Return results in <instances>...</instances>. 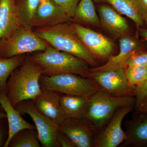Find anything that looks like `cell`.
<instances>
[{
    "instance_id": "6da1fadb",
    "label": "cell",
    "mask_w": 147,
    "mask_h": 147,
    "mask_svg": "<svg viewBox=\"0 0 147 147\" xmlns=\"http://www.w3.org/2000/svg\"><path fill=\"white\" fill-rule=\"evenodd\" d=\"M42 74L41 67L32 60L30 56L26 57L7 82V96L13 107L24 100H34L40 93V80Z\"/></svg>"
},
{
    "instance_id": "7a4b0ae2",
    "label": "cell",
    "mask_w": 147,
    "mask_h": 147,
    "mask_svg": "<svg viewBox=\"0 0 147 147\" xmlns=\"http://www.w3.org/2000/svg\"><path fill=\"white\" fill-rule=\"evenodd\" d=\"M34 31L40 38L55 49L74 55L90 65H97L96 58L82 42L70 22L39 27Z\"/></svg>"
},
{
    "instance_id": "3957f363",
    "label": "cell",
    "mask_w": 147,
    "mask_h": 147,
    "mask_svg": "<svg viewBox=\"0 0 147 147\" xmlns=\"http://www.w3.org/2000/svg\"><path fill=\"white\" fill-rule=\"evenodd\" d=\"M42 68L43 75L72 73L89 78L90 65L74 55L49 45L45 50L30 56Z\"/></svg>"
},
{
    "instance_id": "277c9868",
    "label": "cell",
    "mask_w": 147,
    "mask_h": 147,
    "mask_svg": "<svg viewBox=\"0 0 147 147\" xmlns=\"http://www.w3.org/2000/svg\"><path fill=\"white\" fill-rule=\"evenodd\" d=\"M134 96L113 95L99 90L89 98L88 105L85 117L99 131L109 122L116 111L121 107H135Z\"/></svg>"
},
{
    "instance_id": "5b68a950",
    "label": "cell",
    "mask_w": 147,
    "mask_h": 147,
    "mask_svg": "<svg viewBox=\"0 0 147 147\" xmlns=\"http://www.w3.org/2000/svg\"><path fill=\"white\" fill-rule=\"evenodd\" d=\"M41 88L61 94L89 97L100 90L92 79L72 73H64L51 76L42 75L40 80Z\"/></svg>"
},
{
    "instance_id": "8992f818",
    "label": "cell",
    "mask_w": 147,
    "mask_h": 147,
    "mask_svg": "<svg viewBox=\"0 0 147 147\" xmlns=\"http://www.w3.org/2000/svg\"><path fill=\"white\" fill-rule=\"evenodd\" d=\"M32 26L22 25L8 38L0 41V57L9 58L45 50L49 44L33 30Z\"/></svg>"
},
{
    "instance_id": "52a82bcc",
    "label": "cell",
    "mask_w": 147,
    "mask_h": 147,
    "mask_svg": "<svg viewBox=\"0 0 147 147\" xmlns=\"http://www.w3.org/2000/svg\"><path fill=\"white\" fill-rule=\"evenodd\" d=\"M89 78L97 84L100 90L110 94L134 96L135 86L128 82L124 68L105 71L90 70Z\"/></svg>"
},
{
    "instance_id": "ba28073f",
    "label": "cell",
    "mask_w": 147,
    "mask_h": 147,
    "mask_svg": "<svg viewBox=\"0 0 147 147\" xmlns=\"http://www.w3.org/2000/svg\"><path fill=\"white\" fill-rule=\"evenodd\" d=\"M21 115L30 116L35 124L40 144L44 147H59L56 140L58 126L36 110L33 100L19 102L15 107Z\"/></svg>"
},
{
    "instance_id": "9c48e42d",
    "label": "cell",
    "mask_w": 147,
    "mask_h": 147,
    "mask_svg": "<svg viewBox=\"0 0 147 147\" xmlns=\"http://www.w3.org/2000/svg\"><path fill=\"white\" fill-rule=\"evenodd\" d=\"M58 130L67 137L74 147H93L98 131L86 118H66Z\"/></svg>"
},
{
    "instance_id": "30bf717a",
    "label": "cell",
    "mask_w": 147,
    "mask_h": 147,
    "mask_svg": "<svg viewBox=\"0 0 147 147\" xmlns=\"http://www.w3.org/2000/svg\"><path fill=\"white\" fill-rule=\"evenodd\" d=\"M134 108L126 106L119 108L109 122L98 132L95 139L93 147H117L121 146L126 139L122 128L124 119Z\"/></svg>"
},
{
    "instance_id": "8fae6325",
    "label": "cell",
    "mask_w": 147,
    "mask_h": 147,
    "mask_svg": "<svg viewBox=\"0 0 147 147\" xmlns=\"http://www.w3.org/2000/svg\"><path fill=\"white\" fill-rule=\"evenodd\" d=\"M72 24L80 39L96 57L105 59L110 57L114 47V43L111 40L82 25L74 23Z\"/></svg>"
},
{
    "instance_id": "7c38bea8",
    "label": "cell",
    "mask_w": 147,
    "mask_h": 147,
    "mask_svg": "<svg viewBox=\"0 0 147 147\" xmlns=\"http://www.w3.org/2000/svg\"><path fill=\"white\" fill-rule=\"evenodd\" d=\"M71 21L63 9L53 0H40L30 26L37 28L50 26Z\"/></svg>"
},
{
    "instance_id": "4fadbf2b",
    "label": "cell",
    "mask_w": 147,
    "mask_h": 147,
    "mask_svg": "<svg viewBox=\"0 0 147 147\" xmlns=\"http://www.w3.org/2000/svg\"><path fill=\"white\" fill-rule=\"evenodd\" d=\"M60 95L51 90L41 88L40 93L33 100L36 110L57 125L66 118L61 107Z\"/></svg>"
},
{
    "instance_id": "5bb4252c",
    "label": "cell",
    "mask_w": 147,
    "mask_h": 147,
    "mask_svg": "<svg viewBox=\"0 0 147 147\" xmlns=\"http://www.w3.org/2000/svg\"><path fill=\"white\" fill-rule=\"evenodd\" d=\"M125 123L126 139L123 147H147V113L136 110L132 118Z\"/></svg>"
},
{
    "instance_id": "9a60e30c",
    "label": "cell",
    "mask_w": 147,
    "mask_h": 147,
    "mask_svg": "<svg viewBox=\"0 0 147 147\" xmlns=\"http://www.w3.org/2000/svg\"><path fill=\"white\" fill-rule=\"evenodd\" d=\"M96 2L106 3L120 14L130 18L135 23L137 32L144 26L147 29V9L142 0H94Z\"/></svg>"
},
{
    "instance_id": "2e32d148",
    "label": "cell",
    "mask_w": 147,
    "mask_h": 147,
    "mask_svg": "<svg viewBox=\"0 0 147 147\" xmlns=\"http://www.w3.org/2000/svg\"><path fill=\"white\" fill-rule=\"evenodd\" d=\"M120 51L117 55L108 58V61L100 66L90 68L91 71H105L123 68L124 63L134 51L144 48L142 41L136 36L127 34L120 37Z\"/></svg>"
},
{
    "instance_id": "e0dca14e",
    "label": "cell",
    "mask_w": 147,
    "mask_h": 147,
    "mask_svg": "<svg viewBox=\"0 0 147 147\" xmlns=\"http://www.w3.org/2000/svg\"><path fill=\"white\" fill-rule=\"evenodd\" d=\"M22 25L16 0H0V41L10 37Z\"/></svg>"
},
{
    "instance_id": "ac0fdd59",
    "label": "cell",
    "mask_w": 147,
    "mask_h": 147,
    "mask_svg": "<svg viewBox=\"0 0 147 147\" xmlns=\"http://www.w3.org/2000/svg\"><path fill=\"white\" fill-rule=\"evenodd\" d=\"M98 13L100 25L111 34L118 37L128 34L129 27L128 22L112 6L100 5Z\"/></svg>"
},
{
    "instance_id": "d6986e66",
    "label": "cell",
    "mask_w": 147,
    "mask_h": 147,
    "mask_svg": "<svg viewBox=\"0 0 147 147\" xmlns=\"http://www.w3.org/2000/svg\"><path fill=\"white\" fill-rule=\"evenodd\" d=\"M0 104L6 115L8 126V137L3 147H8L11 139L18 131L26 129H36V127L23 119L22 115L11 105L6 93L1 91Z\"/></svg>"
},
{
    "instance_id": "ffe728a7",
    "label": "cell",
    "mask_w": 147,
    "mask_h": 147,
    "mask_svg": "<svg viewBox=\"0 0 147 147\" xmlns=\"http://www.w3.org/2000/svg\"><path fill=\"white\" fill-rule=\"evenodd\" d=\"M60 94L61 107L66 118L85 117L90 96Z\"/></svg>"
},
{
    "instance_id": "44dd1931",
    "label": "cell",
    "mask_w": 147,
    "mask_h": 147,
    "mask_svg": "<svg viewBox=\"0 0 147 147\" xmlns=\"http://www.w3.org/2000/svg\"><path fill=\"white\" fill-rule=\"evenodd\" d=\"M72 20L80 25L96 27L101 25L92 0H80Z\"/></svg>"
},
{
    "instance_id": "7402d4cb",
    "label": "cell",
    "mask_w": 147,
    "mask_h": 147,
    "mask_svg": "<svg viewBox=\"0 0 147 147\" xmlns=\"http://www.w3.org/2000/svg\"><path fill=\"white\" fill-rule=\"evenodd\" d=\"M25 54L9 58L0 57V91L6 93V84L12 71L18 67L26 58Z\"/></svg>"
},
{
    "instance_id": "603a6c76",
    "label": "cell",
    "mask_w": 147,
    "mask_h": 147,
    "mask_svg": "<svg viewBox=\"0 0 147 147\" xmlns=\"http://www.w3.org/2000/svg\"><path fill=\"white\" fill-rule=\"evenodd\" d=\"M36 129H26L18 131L11 139L8 147H40Z\"/></svg>"
},
{
    "instance_id": "cb8c5ba5",
    "label": "cell",
    "mask_w": 147,
    "mask_h": 147,
    "mask_svg": "<svg viewBox=\"0 0 147 147\" xmlns=\"http://www.w3.org/2000/svg\"><path fill=\"white\" fill-rule=\"evenodd\" d=\"M40 0H19L17 1L18 15L22 25L30 26V23Z\"/></svg>"
},
{
    "instance_id": "d4e9b609",
    "label": "cell",
    "mask_w": 147,
    "mask_h": 147,
    "mask_svg": "<svg viewBox=\"0 0 147 147\" xmlns=\"http://www.w3.org/2000/svg\"><path fill=\"white\" fill-rule=\"evenodd\" d=\"M124 69L128 82L134 86L141 85L147 80V67L131 66Z\"/></svg>"
},
{
    "instance_id": "484cf974",
    "label": "cell",
    "mask_w": 147,
    "mask_h": 147,
    "mask_svg": "<svg viewBox=\"0 0 147 147\" xmlns=\"http://www.w3.org/2000/svg\"><path fill=\"white\" fill-rule=\"evenodd\" d=\"M131 66L147 67V51L142 48L133 52L124 63L123 67Z\"/></svg>"
},
{
    "instance_id": "4316f807",
    "label": "cell",
    "mask_w": 147,
    "mask_h": 147,
    "mask_svg": "<svg viewBox=\"0 0 147 147\" xmlns=\"http://www.w3.org/2000/svg\"><path fill=\"white\" fill-rule=\"evenodd\" d=\"M63 9L68 17L72 19L80 0H53Z\"/></svg>"
},
{
    "instance_id": "83f0119b",
    "label": "cell",
    "mask_w": 147,
    "mask_h": 147,
    "mask_svg": "<svg viewBox=\"0 0 147 147\" xmlns=\"http://www.w3.org/2000/svg\"><path fill=\"white\" fill-rule=\"evenodd\" d=\"M134 97L135 98L134 108H136L142 101L147 98V80L141 85L135 87Z\"/></svg>"
},
{
    "instance_id": "f1b7e54d",
    "label": "cell",
    "mask_w": 147,
    "mask_h": 147,
    "mask_svg": "<svg viewBox=\"0 0 147 147\" xmlns=\"http://www.w3.org/2000/svg\"><path fill=\"white\" fill-rule=\"evenodd\" d=\"M56 140L59 147H74L71 141L58 129L56 133Z\"/></svg>"
},
{
    "instance_id": "f546056e",
    "label": "cell",
    "mask_w": 147,
    "mask_h": 147,
    "mask_svg": "<svg viewBox=\"0 0 147 147\" xmlns=\"http://www.w3.org/2000/svg\"><path fill=\"white\" fill-rule=\"evenodd\" d=\"M5 120L0 121V147L4 146L8 137V127H7L4 124Z\"/></svg>"
},
{
    "instance_id": "4dcf8cb0",
    "label": "cell",
    "mask_w": 147,
    "mask_h": 147,
    "mask_svg": "<svg viewBox=\"0 0 147 147\" xmlns=\"http://www.w3.org/2000/svg\"><path fill=\"white\" fill-rule=\"evenodd\" d=\"M135 109L140 112L147 113V98L142 101Z\"/></svg>"
},
{
    "instance_id": "1f68e13d",
    "label": "cell",
    "mask_w": 147,
    "mask_h": 147,
    "mask_svg": "<svg viewBox=\"0 0 147 147\" xmlns=\"http://www.w3.org/2000/svg\"><path fill=\"white\" fill-rule=\"evenodd\" d=\"M138 32L147 42V29L144 28H140L138 30Z\"/></svg>"
},
{
    "instance_id": "d6a6232c",
    "label": "cell",
    "mask_w": 147,
    "mask_h": 147,
    "mask_svg": "<svg viewBox=\"0 0 147 147\" xmlns=\"http://www.w3.org/2000/svg\"><path fill=\"white\" fill-rule=\"evenodd\" d=\"M7 119L6 115L5 112L0 111V121Z\"/></svg>"
},
{
    "instance_id": "836d02e7",
    "label": "cell",
    "mask_w": 147,
    "mask_h": 147,
    "mask_svg": "<svg viewBox=\"0 0 147 147\" xmlns=\"http://www.w3.org/2000/svg\"><path fill=\"white\" fill-rule=\"evenodd\" d=\"M142 1L144 4L147 9V0H142Z\"/></svg>"
},
{
    "instance_id": "e575fe53",
    "label": "cell",
    "mask_w": 147,
    "mask_h": 147,
    "mask_svg": "<svg viewBox=\"0 0 147 147\" xmlns=\"http://www.w3.org/2000/svg\"><path fill=\"white\" fill-rule=\"evenodd\" d=\"M0 111H1V112H5L4 110L3 109L2 107L1 104H0Z\"/></svg>"
}]
</instances>
